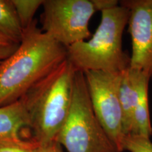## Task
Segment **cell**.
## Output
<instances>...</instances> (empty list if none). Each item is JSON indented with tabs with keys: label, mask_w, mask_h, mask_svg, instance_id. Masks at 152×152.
<instances>
[{
	"label": "cell",
	"mask_w": 152,
	"mask_h": 152,
	"mask_svg": "<svg viewBox=\"0 0 152 152\" xmlns=\"http://www.w3.org/2000/svg\"><path fill=\"white\" fill-rule=\"evenodd\" d=\"M39 144L32 139L0 142V152H37Z\"/></svg>",
	"instance_id": "obj_13"
},
{
	"label": "cell",
	"mask_w": 152,
	"mask_h": 152,
	"mask_svg": "<svg viewBox=\"0 0 152 152\" xmlns=\"http://www.w3.org/2000/svg\"><path fill=\"white\" fill-rule=\"evenodd\" d=\"M101 13L100 23L94 35L68 47L67 59L77 71L121 73L130 64V56L123 49V35L130 12L119 4Z\"/></svg>",
	"instance_id": "obj_3"
},
{
	"label": "cell",
	"mask_w": 152,
	"mask_h": 152,
	"mask_svg": "<svg viewBox=\"0 0 152 152\" xmlns=\"http://www.w3.org/2000/svg\"><path fill=\"white\" fill-rule=\"evenodd\" d=\"M144 75L145 74L142 72L130 67L121 73L118 95L123 128L127 136L132 132L133 115L137 100L139 87Z\"/></svg>",
	"instance_id": "obj_8"
},
{
	"label": "cell",
	"mask_w": 152,
	"mask_h": 152,
	"mask_svg": "<svg viewBox=\"0 0 152 152\" xmlns=\"http://www.w3.org/2000/svg\"><path fill=\"white\" fill-rule=\"evenodd\" d=\"M76 70L66 59L35 85L21 99L29 118V129L39 146L56 141L68 116Z\"/></svg>",
	"instance_id": "obj_2"
},
{
	"label": "cell",
	"mask_w": 152,
	"mask_h": 152,
	"mask_svg": "<svg viewBox=\"0 0 152 152\" xmlns=\"http://www.w3.org/2000/svg\"><path fill=\"white\" fill-rule=\"evenodd\" d=\"M128 9L129 33L132 39L130 67L152 77V0H124Z\"/></svg>",
	"instance_id": "obj_7"
},
{
	"label": "cell",
	"mask_w": 152,
	"mask_h": 152,
	"mask_svg": "<svg viewBox=\"0 0 152 152\" xmlns=\"http://www.w3.org/2000/svg\"><path fill=\"white\" fill-rule=\"evenodd\" d=\"M19 42L0 33V56L7 59L14 53L19 46Z\"/></svg>",
	"instance_id": "obj_15"
},
{
	"label": "cell",
	"mask_w": 152,
	"mask_h": 152,
	"mask_svg": "<svg viewBox=\"0 0 152 152\" xmlns=\"http://www.w3.org/2000/svg\"><path fill=\"white\" fill-rule=\"evenodd\" d=\"M4 60H5V59L3 58V57H1V56H0V64H1V63L3 61H4Z\"/></svg>",
	"instance_id": "obj_18"
},
{
	"label": "cell",
	"mask_w": 152,
	"mask_h": 152,
	"mask_svg": "<svg viewBox=\"0 0 152 152\" xmlns=\"http://www.w3.org/2000/svg\"><path fill=\"white\" fill-rule=\"evenodd\" d=\"M56 142L68 152H120L95 115L83 72L75 74L71 110Z\"/></svg>",
	"instance_id": "obj_4"
},
{
	"label": "cell",
	"mask_w": 152,
	"mask_h": 152,
	"mask_svg": "<svg viewBox=\"0 0 152 152\" xmlns=\"http://www.w3.org/2000/svg\"><path fill=\"white\" fill-rule=\"evenodd\" d=\"M37 152H64L61 149V146L56 142H53L47 145L39 146Z\"/></svg>",
	"instance_id": "obj_17"
},
{
	"label": "cell",
	"mask_w": 152,
	"mask_h": 152,
	"mask_svg": "<svg viewBox=\"0 0 152 152\" xmlns=\"http://www.w3.org/2000/svg\"><path fill=\"white\" fill-rule=\"evenodd\" d=\"M150 78L144 75L139 87L134 115L132 132L130 134H137L150 138L152 135V126L150 119L148 98V86Z\"/></svg>",
	"instance_id": "obj_10"
},
{
	"label": "cell",
	"mask_w": 152,
	"mask_h": 152,
	"mask_svg": "<svg viewBox=\"0 0 152 152\" xmlns=\"http://www.w3.org/2000/svg\"><path fill=\"white\" fill-rule=\"evenodd\" d=\"M66 59L67 48L39 29L34 20L24 29L14 53L0 64V106L21 99Z\"/></svg>",
	"instance_id": "obj_1"
},
{
	"label": "cell",
	"mask_w": 152,
	"mask_h": 152,
	"mask_svg": "<svg viewBox=\"0 0 152 152\" xmlns=\"http://www.w3.org/2000/svg\"><path fill=\"white\" fill-rule=\"evenodd\" d=\"M123 149L129 152H152V142L150 138L129 134L125 139Z\"/></svg>",
	"instance_id": "obj_14"
},
{
	"label": "cell",
	"mask_w": 152,
	"mask_h": 152,
	"mask_svg": "<svg viewBox=\"0 0 152 152\" xmlns=\"http://www.w3.org/2000/svg\"><path fill=\"white\" fill-rule=\"evenodd\" d=\"M121 73L99 71L83 73L95 115L120 152L123 151V142L127 137L118 95Z\"/></svg>",
	"instance_id": "obj_6"
},
{
	"label": "cell",
	"mask_w": 152,
	"mask_h": 152,
	"mask_svg": "<svg viewBox=\"0 0 152 152\" xmlns=\"http://www.w3.org/2000/svg\"><path fill=\"white\" fill-rule=\"evenodd\" d=\"M42 30L68 47L91 37L89 23L97 9L93 0H45Z\"/></svg>",
	"instance_id": "obj_5"
},
{
	"label": "cell",
	"mask_w": 152,
	"mask_h": 152,
	"mask_svg": "<svg viewBox=\"0 0 152 152\" xmlns=\"http://www.w3.org/2000/svg\"><path fill=\"white\" fill-rule=\"evenodd\" d=\"M93 1L98 11H102L119 5V1L116 0H93Z\"/></svg>",
	"instance_id": "obj_16"
},
{
	"label": "cell",
	"mask_w": 152,
	"mask_h": 152,
	"mask_svg": "<svg viewBox=\"0 0 152 152\" xmlns=\"http://www.w3.org/2000/svg\"><path fill=\"white\" fill-rule=\"evenodd\" d=\"M23 32L11 0H0V33L20 43Z\"/></svg>",
	"instance_id": "obj_11"
},
{
	"label": "cell",
	"mask_w": 152,
	"mask_h": 152,
	"mask_svg": "<svg viewBox=\"0 0 152 152\" xmlns=\"http://www.w3.org/2000/svg\"><path fill=\"white\" fill-rule=\"evenodd\" d=\"M29 124L28 113L21 100L0 106V142L22 139L20 132L29 128Z\"/></svg>",
	"instance_id": "obj_9"
},
{
	"label": "cell",
	"mask_w": 152,
	"mask_h": 152,
	"mask_svg": "<svg viewBox=\"0 0 152 152\" xmlns=\"http://www.w3.org/2000/svg\"><path fill=\"white\" fill-rule=\"evenodd\" d=\"M44 0H11L23 28L26 29L32 24L34 16L42 6Z\"/></svg>",
	"instance_id": "obj_12"
}]
</instances>
